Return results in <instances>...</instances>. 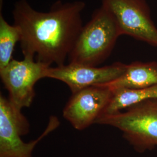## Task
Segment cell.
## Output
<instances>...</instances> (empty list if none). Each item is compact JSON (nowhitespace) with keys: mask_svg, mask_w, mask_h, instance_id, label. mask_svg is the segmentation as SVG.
<instances>
[{"mask_svg":"<svg viewBox=\"0 0 157 157\" xmlns=\"http://www.w3.org/2000/svg\"><path fill=\"white\" fill-rule=\"evenodd\" d=\"M121 36L115 19L101 6L82 29L68 56L69 63L97 67L110 56Z\"/></svg>","mask_w":157,"mask_h":157,"instance_id":"7a4b0ae2","label":"cell"},{"mask_svg":"<svg viewBox=\"0 0 157 157\" xmlns=\"http://www.w3.org/2000/svg\"><path fill=\"white\" fill-rule=\"evenodd\" d=\"M82 1H58L48 12L36 11L27 0H19L12 11L14 25L19 29L24 57L51 66L65 65L83 28Z\"/></svg>","mask_w":157,"mask_h":157,"instance_id":"6da1fadb","label":"cell"},{"mask_svg":"<svg viewBox=\"0 0 157 157\" xmlns=\"http://www.w3.org/2000/svg\"><path fill=\"white\" fill-rule=\"evenodd\" d=\"M112 94V90L102 86L80 90L72 94L63 110V116L75 129H86L102 115Z\"/></svg>","mask_w":157,"mask_h":157,"instance_id":"ba28073f","label":"cell"},{"mask_svg":"<svg viewBox=\"0 0 157 157\" xmlns=\"http://www.w3.org/2000/svg\"><path fill=\"white\" fill-rule=\"evenodd\" d=\"M117 23L122 35H128L157 47V28L146 0H101Z\"/></svg>","mask_w":157,"mask_h":157,"instance_id":"5b68a950","label":"cell"},{"mask_svg":"<svg viewBox=\"0 0 157 157\" xmlns=\"http://www.w3.org/2000/svg\"><path fill=\"white\" fill-rule=\"evenodd\" d=\"M95 124L120 130L138 152L152 150L157 147V99L143 101L124 112L102 115Z\"/></svg>","mask_w":157,"mask_h":157,"instance_id":"3957f363","label":"cell"},{"mask_svg":"<svg viewBox=\"0 0 157 157\" xmlns=\"http://www.w3.org/2000/svg\"><path fill=\"white\" fill-rule=\"evenodd\" d=\"M128 65L117 62L102 67L69 63L48 68L47 78L67 84L74 94L86 88L111 83L122 76Z\"/></svg>","mask_w":157,"mask_h":157,"instance_id":"52a82bcc","label":"cell"},{"mask_svg":"<svg viewBox=\"0 0 157 157\" xmlns=\"http://www.w3.org/2000/svg\"><path fill=\"white\" fill-rule=\"evenodd\" d=\"M112 91V98L102 115L117 113L143 101L157 99V84L139 89Z\"/></svg>","mask_w":157,"mask_h":157,"instance_id":"30bf717a","label":"cell"},{"mask_svg":"<svg viewBox=\"0 0 157 157\" xmlns=\"http://www.w3.org/2000/svg\"><path fill=\"white\" fill-rule=\"evenodd\" d=\"M157 84V62L135 61L128 65L124 74L111 83L102 85L111 90L139 89Z\"/></svg>","mask_w":157,"mask_h":157,"instance_id":"9c48e42d","label":"cell"},{"mask_svg":"<svg viewBox=\"0 0 157 157\" xmlns=\"http://www.w3.org/2000/svg\"><path fill=\"white\" fill-rule=\"evenodd\" d=\"M50 67L35 61L32 58L24 57L21 61L12 59L6 67L0 69L2 82L14 107L22 110L31 105L35 97V84L40 79L47 78Z\"/></svg>","mask_w":157,"mask_h":157,"instance_id":"8992f818","label":"cell"},{"mask_svg":"<svg viewBox=\"0 0 157 157\" xmlns=\"http://www.w3.org/2000/svg\"><path fill=\"white\" fill-rule=\"evenodd\" d=\"M21 35L16 26L11 25L0 13V69L11 61L12 54L17 42L20 41Z\"/></svg>","mask_w":157,"mask_h":157,"instance_id":"8fae6325","label":"cell"},{"mask_svg":"<svg viewBox=\"0 0 157 157\" xmlns=\"http://www.w3.org/2000/svg\"><path fill=\"white\" fill-rule=\"evenodd\" d=\"M56 117H51L47 127L39 137L25 143L21 136L29 131L28 121L8 98L0 95V157H32L36 145L59 126Z\"/></svg>","mask_w":157,"mask_h":157,"instance_id":"277c9868","label":"cell"}]
</instances>
